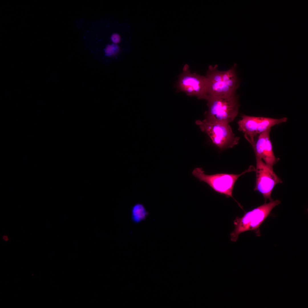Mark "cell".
<instances>
[{"label":"cell","instance_id":"cell-11","mask_svg":"<svg viewBox=\"0 0 308 308\" xmlns=\"http://www.w3.org/2000/svg\"><path fill=\"white\" fill-rule=\"evenodd\" d=\"M267 131L260 134L256 142L252 146L256 157L262 159L266 144V135Z\"/></svg>","mask_w":308,"mask_h":308},{"label":"cell","instance_id":"cell-3","mask_svg":"<svg viewBox=\"0 0 308 308\" xmlns=\"http://www.w3.org/2000/svg\"><path fill=\"white\" fill-rule=\"evenodd\" d=\"M281 203V201L273 199L268 203L263 204L246 212L241 217H237L234 221V229L230 234V240L236 242L241 233L250 230L256 231L257 234H260L259 227L269 216L272 209Z\"/></svg>","mask_w":308,"mask_h":308},{"label":"cell","instance_id":"cell-2","mask_svg":"<svg viewBox=\"0 0 308 308\" xmlns=\"http://www.w3.org/2000/svg\"><path fill=\"white\" fill-rule=\"evenodd\" d=\"M239 96L236 93L209 96L206 100L208 107L206 119L229 123L237 116L240 104Z\"/></svg>","mask_w":308,"mask_h":308},{"label":"cell","instance_id":"cell-9","mask_svg":"<svg viewBox=\"0 0 308 308\" xmlns=\"http://www.w3.org/2000/svg\"><path fill=\"white\" fill-rule=\"evenodd\" d=\"M271 129L267 130L266 135V144L262 159L269 167L273 168V165L279 160L275 156L271 142L270 138Z\"/></svg>","mask_w":308,"mask_h":308},{"label":"cell","instance_id":"cell-7","mask_svg":"<svg viewBox=\"0 0 308 308\" xmlns=\"http://www.w3.org/2000/svg\"><path fill=\"white\" fill-rule=\"evenodd\" d=\"M256 159V183L254 191L260 193L266 202L267 199L270 201L273 200L271 195L273 188L282 181L274 173L273 168L268 166L262 159Z\"/></svg>","mask_w":308,"mask_h":308},{"label":"cell","instance_id":"cell-6","mask_svg":"<svg viewBox=\"0 0 308 308\" xmlns=\"http://www.w3.org/2000/svg\"><path fill=\"white\" fill-rule=\"evenodd\" d=\"M177 87L178 91L184 92L188 96L206 100L208 98L206 76L191 73L187 64L184 65L179 76Z\"/></svg>","mask_w":308,"mask_h":308},{"label":"cell","instance_id":"cell-13","mask_svg":"<svg viewBox=\"0 0 308 308\" xmlns=\"http://www.w3.org/2000/svg\"><path fill=\"white\" fill-rule=\"evenodd\" d=\"M3 239L6 241H7L8 240L7 237L6 236H4L3 237Z\"/></svg>","mask_w":308,"mask_h":308},{"label":"cell","instance_id":"cell-1","mask_svg":"<svg viewBox=\"0 0 308 308\" xmlns=\"http://www.w3.org/2000/svg\"><path fill=\"white\" fill-rule=\"evenodd\" d=\"M218 66L210 65L205 76L208 98L236 93L240 84L236 64L224 71L219 70Z\"/></svg>","mask_w":308,"mask_h":308},{"label":"cell","instance_id":"cell-8","mask_svg":"<svg viewBox=\"0 0 308 308\" xmlns=\"http://www.w3.org/2000/svg\"><path fill=\"white\" fill-rule=\"evenodd\" d=\"M260 117L244 115L238 122V130L244 133L245 138L252 145L255 143L254 139L257 135L256 131Z\"/></svg>","mask_w":308,"mask_h":308},{"label":"cell","instance_id":"cell-4","mask_svg":"<svg viewBox=\"0 0 308 308\" xmlns=\"http://www.w3.org/2000/svg\"><path fill=\"white\" fill-rule=\"evenodd\" d=\"M196 123L220 150L232 148L238 143L240 137L234 133L229 123L206 119L197 120Z\"/></svg>","mask_w":308,"mask_h":308},{"label":"cell","instance_id":"cell-12","mask_svg":"<svg viewBox=\"0 0 308 308\" xmlns=\"http://www.w3.org/2000/svg\"><path fill=\"white\" fill-rule=\"evenodd\" d=\"M147 214L145 207L141 203L136 204L132 208V219L136 223L139 222L144 219Z\"/></svg>","mask_w":308,"mask_h":308},{"label":"cell","instance_id":"cell-10","mask_svg":"<svg viewBox=\"0 0 308 308\" xmlns=\"http://www.w3.org/2000/svg\"><path fill=\"white\" fill-rule=\"evenodd\" d=\"M287 119V118L286 117H283L280 119H275L260 117L258 123L256 134H260L270 129L271 127L275 125L286 122Z\"/></svg>","mask_w":308,"mask_h":308},{"label":"cell","instance_id":"cell-5","mask_svg":"<svg viewBox=\"0 0 308 308\" xmlns=\"http://www.w3.org/2000/svg\"><path fill=\"white\" fill-rule=\"evenodd\" d=\"M255 167L250 165L246 170L238 174L218 173L207 175L201 167H197L193 171L192 174L200 181L207 184L215 191L224 194L227 197L234 198L232 192L236 182L241 176L247 173L255 171Z\"/></svg>","mask_w":308,"mask_h":308}]
</instances>
